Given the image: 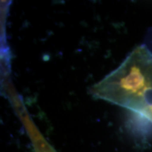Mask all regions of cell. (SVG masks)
I'll list each match as a JSON object with an SVG mask.
<instances>
[{
  "instance_id": "1",
  "label": "cell",
  "mask_w": 152,
  "mask_h": 152,
  "mask_svg": "<svg viewBox=\"0 0 152 152\" xmlns=\"http://www.w3.org/2000/svg\"><path fill=\"white\" fill-rule=\"evenodd\" d=\"M95 98L128 109L142 118L152 111V53L136 47L116 69L90 90Z\"/></svg>"
}]
</instances>
